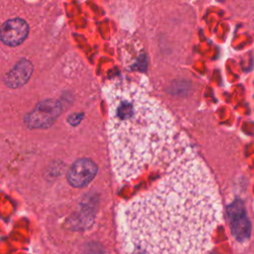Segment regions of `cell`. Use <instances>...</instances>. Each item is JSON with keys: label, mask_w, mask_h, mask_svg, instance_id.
<instances>
[{"label": "cell", "mask_w": 254, "mask_h": 254, "mask_svg": "<svg viewBox=\"0 0 254 254\" xmlns=\"http://www.w3.org/2000/svg\"><path fill=\"white\" fill-rule=\"evenodd\" d=\"M125 254H205L221 221L215 183L186 140L154 185L121 203Z\"/></svg>", "instance_id": "6da1fadb"}, {"label": "cell", "mask_w": 254, "mask_h": 254, "mask_svg": "<svg viewBox=\"0 0 254 254\" xmlns=\"http://www.w3.org/2000/svg\"><path fill=\"white\" fill-rule=\"evenodd\" d=\"M111 162L119 183H128L169 160L184 134L169 111L145 89L130 81L105 86Z\"/></svg>", "instance_id": "7a4b0ae2"}, {"label": "cell", "mask_w": 254, "mask_h": 254, "mask_svg": "<svg viewBox=\"0 0 254 254\" xmlns=\"http://www.w3.org/2000/svg\"><path fill=\"white\" fill-rule=\"evenodd\" d=\"M61 111L62 105L58 100L47 99L40 102L26 116L25 121L30 128H47L56 121Z\"/></svg>", "instance_id": "3957f363"}, {"label": "cell", "mask_w": 254, "mask_h": 254, "mask_svg": "<svg viewBox=\"0 0 254 254\" xmlns=\"http://www.w3.org/2000/svg\"><path fill=\"white\" fill-rule=\"evenodd\" d=\"M96 173V165L91 160L82 158L71 165L67 173V181L72 187L82 188L93 180Z\"/></svg>", "instance_id": "277c9868"}, {"label": "cell", "mask_w": 254, "mask_h": 254, "mask_svg": "<svg viewBox=\"0 0 254 254\" xmlns=\"http://www.w3.org/2000/svg\"><path fill=\"white\" fill-rule=\"evenodd\" d=\"M29 34V26L20 18L10 19L1 27V40L5 45L15 47L22 44Z\"/></svg>", "instance_id": "5b68a950"}, {"label": "cell", "mask_w": 254, "mask_h": 254, "mask_svg": "<svg viewBox=\"0 0 254 254\" xmlns=\"http://www.w3.org/2000/svg\"><path fill=\"white\" fill-rule=\"evenodd\" d=\"M229 216L231 219V229L235 238L239 241L248 239L250 234V223L241 203H234L229 208Z\"/></svg>", "instance_id": "8992f818"}, {"label": "cell", "mask_w": 254, "mask_h": 254, "mask_svg": "<svg viewBox=\"0 0 254 254\" xmlns=\"http://www.w3.org/2000/svg\"><path fill=\"white\" fill-rule=\"evenodd\" d=\"M33 72V64L28 60H22L6 74L5 83L12 87H20L25 84L31 77Z\"/></svg>", "instance_id": "52a82bcc"}, {"label": "cell", "mask_w": 254, "mask_h": 254, "mask_svg": "<svg viewBox=\"0 0 254 254\" xmlns=\"http://www.w3.org/2000/svg\"><path fill=\"white\" fill-rule=\"evenodd\" d=\"M81 118H82V115H81V114H72V115H70V116L68 117V122H69L70 124L75 125V124L79 123V121L81 120Z\"/></svg>", "instance_id": "ba28073f"}]
</instances>
